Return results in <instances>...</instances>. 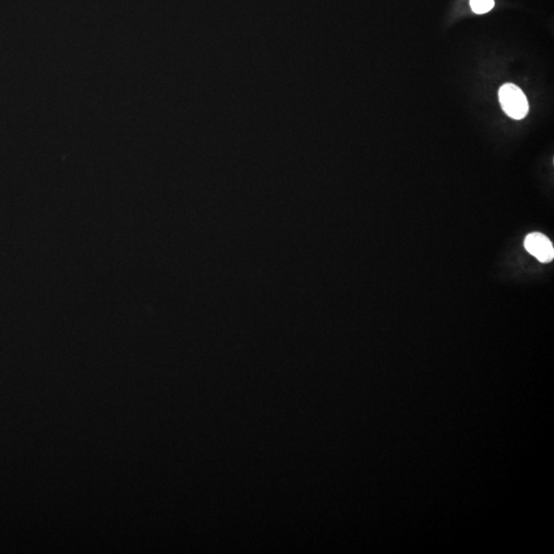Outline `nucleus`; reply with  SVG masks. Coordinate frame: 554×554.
Returning a JSON list of instances; mask_svg holds the SVG:
<instances>
[{
    "label": "nucleus",
    "instance_id": "obj_1",
    "mask_svg": "<svg viewBox=\"0 0 554 554\" xmlns=\"http://www.w3.org/2000/svg\"><path fill=\"white\" fill-rule=\"evenodd\" d=\"M499 101L504 112L512 119L521 121L529 113V102L525 93L516 84H506L499 89Z\"/></svg>",
    "mask_w": 554,
    "mask_h": 554
},
{
    "label": "nucleus",
    "instance_id": "obj_3",
    "mask_svg": "<svg viewBox=\"0 0 554 554\" xmlns=\"http://www.w3.org/2000/svg\"><path fill=\"white\" fill-rule=\"evenodd\" d=\"M470 6L475 14L483 15L495 6L494 0H470Z\"/></svg>",
    "mask_w": 554,
    "mask_h": 554
},
{
    "label": "nucleus",
    "instance_id": "obj_2",
    "mask_svg": "<svg viewBox=\"0 0 554 554\" xmlns=\"http://www.w3.org/2000/svg\"><path fill=\"white\" fill-rule=\"evenodd\" d=\"M525 248L541 263H549L553 260V243L542 233H530L525 239Z\"/></svg>",
    "mask_w": 554,
    "mask_h": 554
}]
</instances>
